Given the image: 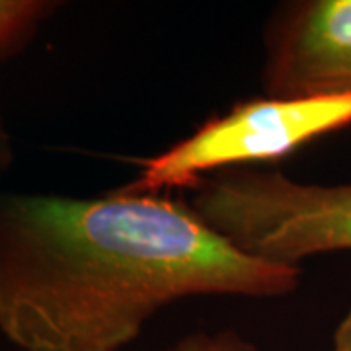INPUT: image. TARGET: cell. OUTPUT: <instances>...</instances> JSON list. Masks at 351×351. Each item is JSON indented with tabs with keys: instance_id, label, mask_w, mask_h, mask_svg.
<instances>
[{
	"instance_id": "obj_2",
	"label": "cell",
	"mask_w": 351,
	"mask_h": 351,
	"mask_svg": "<svg viewBox=\"0 0 351 351\" xmlns=\"http://www.w3.org/2000/svg\"><path fill=\"white\" fill-rule=\"evenodd\" d=\"M189 207L254 258L297 265L351 250V184H302L281 172L225 170L201 180Z\"/></svg>"
},
{
	"instance_id": "obj_4",
	"label": "cell",
	"mask_w": 351,
	"mask_h": 351,
	"mask_svg": "<svg viewBox=\"0 0 351 351\" xmlns=\"http://www.w3.org/2000/svg\"><path fill=\"white\" fill-rule=\"evenodd\" d=\"M263 86L271 98L351 94V0L287 10L267 43Z\"/></svg>"
},
{
	"instance_id": "obj_5",
	"label": "cell",
	"mask_w": 351,
	"mask_h": 351,
	"mask_svg": "<svg viewBox=\"0 0 351 351\" xmlns=\"http://www.w3.org/2000/svg\"><path fill=\"white\" fill-rule=\"evenodd\" d=\"M55 8L45 0H0V61L24 49Z\"/></svg>"
},
{
	"instance_id": "obj_8",
	"label": "cell",
	"mask_w": 351,
	"mask_h": 351,
	"mask_svg": "<svg viewBox=\"0 0 351 351\" xmlns=\"http://www.w3.org/2000/svg\"><path fill=\"white\" fill-rule=\"evenodd\" d=\"M14 160V149H12V138L8 135L6 127L2 123L0 117V172H4Z\"/></svg>"
},
{
	"instance_id": "obj_7",
	"label": "cell",
	"mask_w": 351,
	"mask_h": 351,
	"mask_svg": "<svg viewBox=\"0 0 351 351\" xmlns=\"http://www.w3.org/2000/svg\"><path fill=\"white\" fill-rule=\"evenodd\" d=\"M332 351H351V308L343 314L338 328L334 332V348Z\"/></svg>"
},
{
	"instance_id": "obj_6",
	"label": "cell",
	"mask_w": 351,
	"mask_h": 351,
	"mask_svg": "<svg viewBox=\"0 0 351 351\" xmlns=\"http://www.w3.org/2000/svg\"><path fill=\"white\" fill-rule=\"evenodd\" d=\"M164 351H258L246 339H242L234 332H219L207 334L197 332L182 338L176 346Z\"/></svg>"
},
{
	"instance_id": "obj_1",
	"label": "cell",
	"mask_w": 351,
	"mask_h": 351,
	"mask_svg": "<svg viewBox=\"0 0 351 351\" xmlns=\"http://www.w3.org/2000/svg\"><path fill=\"white\" fill-rule=\"evenodd\" d=\"M299 277L158 193H0V332L22 351H119L180 299L281 297Z\"/></svg>"
},
{
	"instance_id": "obj_3",
	"label": "cell",
	"mask_w": 351,
	"mask_h": 351,
	"mask_svg": "<svg viewBox=\"0 0 351 351\" xmlns=\"http://www.w3.org/2000/svg\"><path fill=\"white\" fill-rule=\"evenodd\" d=\"M351 125V94L318 98H256L205 121L189 137L141 166L131 191L195 188L213 172L271 162L308 141Z\"/></svg>"
}]
</instances>
